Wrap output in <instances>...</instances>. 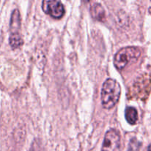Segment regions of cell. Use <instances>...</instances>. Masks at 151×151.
Instances as JSON below:
<instances>
[{
	"label": "cell",
	"instance_id": "cell-7",
	"mask_svg": "<svg viewBox=\"0 0 151 151\" xmlns=\"http://www.w3.org/2000/svg\"><path fill=\"white\" fill-rule=\"evenodd\" d=\"M125 119L127 122L130 125H135L138 121V112L134 107L126 108L125 109Z\"/></svg>",
	"mask_w": 151,
	"mask_h": 151
},
{
	"label": "cell",
	"instance_id": "cell-4",
	"mask_svg": "<svg viewBox=\"0 0 151 151\" xmlns=\"http://www.w3.org/2000/svg\"><path fill=\"white\" fill-rule=\"evenodd\" d=\"M41 6L44 13L54 19H60L65 13L63 4L57 0H44Z\"/></svg>",
	"mask_w": 151,
	"mask_h": 151
},
{
	"label": "cell",
	"instance_id": "cell-8",
	"mask_svg": "<svg viewBox=\"0 0 151 151\" xmlns=\"http://www.w3.org/2000/svg\"><path fill=\"white\" fill-rule=\"evenodd\" d=\"M10 47L13 49H16L20 47L23 44V39H22L21 34H10L9 38Z\"/></svg>",
	"mask_w": 151,
	"mask_h": 151
},
{
	"label": "cell",
	"instance_id": "cell-2",
	"mask_svg": "<svg viewBox=\"0 0 151 151\" xmlns=\"http://www.w3.org/2000/svg\"><path fill=\"white\" fill-rule=\"evenodd\" d=\"M141 55V50L136 47H127L118 50L114 56L113 63L115 68L121 70L133 60H137Z\"/></svg>",
	"mask_w": 151,
	"mask_h": 151
},
{
	"label": "cell",
	"instance_id": "cell-3",
	"mask_svg": "<svg viewBox=\"0 0 151 151\" xmlns=\"http://www.w3.org/2000/svg\"><path fill=\"white\" fill-rule=\"evenodd\" d=\"M121 138L116 130L110 129L107 131L104 137L101 151H120Z\"/></svg>",
	"mask_w": 151,
	"mask_h": 151
},
{
	"label": "cell",
	"instance_id": "cell-6",
	"mask_svg": "<svg viewBox=\"0 0 151 151\" xmlns=\"http://www.w3.org/2000/svg\"><path fill=\"white\" fill-rule=\"evenodd\" d=\"M90 14L96 20L103 22L105 19V10L100 3H94L90 7Z\"/></svg>",
	"mask_w": 151,
	"mask_h": 151
},
{
	"label": "cell",
	"instance_id": "cell-5",
	"mask_svg": "<svg viewBox=\"0 0 151 151\" xmlns=\"http://www.w3.org/2000/svg\"><path fill=\"white\" fill-rule=\"evenodd\" d=\"M21 25V19L20 13L19 10L15 9L13 11L10 18V34H19V29H20Z\"/></svg>",
	"mask_w": 151,
	"mask_h": 151
},
{
	"label": "cell",
	"instance_id": "cell-1",
	"mask_svg": "<svg viewBox=\"0 0 151 151\" xmlns=\"http://www.w3.org/2000/svg\"><path fill=\"white\" fill-rule=\"evenodd\" d=\"M121 95V86L115 80L108 78L102 85L101 91L102 105L105 109H110L118 103Z\"/></svg>",
	"mask_w": 151,
	"mask_h": 151
}]
</instances>
